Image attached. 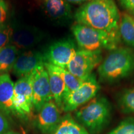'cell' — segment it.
<instances>
[{"label": "cell", "mask_w": 134, "mask_h": 134, "mask_svg": "<svg viewBox=\"0 0 134 134\" xmlns=\"http://www.w3.org/2000/svg\"><path fill=\"white\" fill-rule=\"evenodd\" d=\"M75 18L78 24L113 32L119 30L120 15L113 0H91L78 8Z\"/></svg>", "instance_id": "cell-1"}, {"label": "cell", "mask_w": 134, "mask_h": 134, "mask_svg": "<svg viewBox=\"0 0 134 134\" xmlns=\"http://www.w3.org/2000/svg\"><path fill=\"white\" fill-rule=\"evenodd\" d=\"M50 134H90V133L68 113L62 118L59 124Z\"/></svg>", "instance_id": "cell-16"}, {"label": "cell", "mask_w": 134, "mask_h": 134, "mask_svg": "<svg viewBox=\"0 0 134 134\" xmlns=\"http://www.w3.org/2000/svg\"><path fill=\"white\" fill-rule=\"evenodd\" d=\"M77 50L76 45L72 39L61 40L49 47L43 55L45 62L55 66L66 68Z\"/></svg>", "instance_id": "cell-8"}, {"label": "cell", "mask_w": 134, "mask_h": 134, "mask_svg": "<svg viewBox=\"0 0 134 134\" xmlns=\"http://www.w3.org/2000/svg\"><path fill=\"white\" fill-rule=\"evenodd\" d=\"M44 56L37 51H27L18 55L14 66L13 73L18 77L31 74L38 66L44 65Z\"/></svg>", "instance_id": "cell-12"}, {"label": "cell", "mask_w": 134, "mask_h": 134, "mask_svg": "<svg viewBox=\"0 0 134 134\" xmlns=\"http://www.w3.org/2000/svg\"><path fill=\"white\" fill-rule=\"evenodd\" d=\"M13 29L9 26H6L0 27V49L8 45L10 42Z\"/></svg>", "instance_id": "cell-22"}, {"label": "cell", "mask_w": 134, "mask_h": 134, "mask_svg": "<svg viewBox=\"0 0 134 134\" xmlns=\"http://www.w3.org/2000/svg\"><path fill=\"white\" fill-rule=\"evenodd\" d=\"M32 73L21 77L14 84L13 104L16 115L29 116L34 109Z\"/></svg>", "instance_id": "cell-7"}, {"label": "cell", "mask_w": 134, "mask_h": 134, "mask_svg": "<svg viewBox=\"0 0 134 134\" xmlns=\"http://www.w3.org/2000/svg\"><path fill=\"white\" fill-rule=\"evenodd\" d=\"M127 13H128L130 15H131V16L133 17V18H134V9L130 10V11H127Z\"/></svg>", "instance_id": "cell-27"}, {"label": "cell", "mask_w": 134, "mask_h": 134, "mask_svg": "<svg viewBox=\"0 0 134 134\" xmlns=\"http://www.w3.org/2000/svg\"><path fill=\"white\" fill-rule=\"evenodd\" d=\"M44 66L46 69L51 70L61 77L62 79L64 81L65 86H66L65 96L79 88L84 81L71 74L66 68H63L61 67L55 66V65H51L47 62L44 63Z\"/></svg>", "instance_id": "cell-15"}, {"label": "cell", "mask_w": 134, "mask_h": 134, "mask_svg": "<svg viewBox=\"0 0 134 134\" xmlns=\"http://www.w3.org/2000/svg\"><path fill=\"white\" fill-rule=\"evenodd\" d=\"M133 71L134 52L125 47H118L110 52L98 68L100 79L108 83L124 79Z\"/></svg>", "instance_id": "cell-2"}, {"label": "cell", "mask_w": 134, "mask_h": 134, "mask_svg": "<svg viewBox=\"0 0 134 134\" xmlns=\"http://www.w3.org/2000/svg\"><path fill=\"white\" fill-rule=\"evenodd\" d=\"M18 56V49L11 44L0 49V75L6 74L12 70Z\"/></svg>", "instance_id": "cell-19"}, {"label": "cell", "mask_w": 134, "mask_h": 134, "mask_svg": "<svg viewBox=\"0 0 134 134\" xmlns=\"http://www.w3.org/2000/svg\"><path fill=\"white\" fill-rule=\"evenodd\" d=\"M108 134H134V119L123 120Z\"/></svg>", "instance_id": "cell-21"}, {"label": "cell", "mask_w": 134, "mask_h": 134, "mask_svg": "<svg viewBox=\"0 0 134 134\" xmlns=\"http://www.w3.org/2000/svg\"><path fill=\"white\" fill-rule=\"evenodd\" d=\"M69 3H73V4H81V3H86L91 0H65Z\"/></svg>", "instance_id": "cell-26"}, {"label": "cell", "mask_w": 134, "mask_h": 134, "mask_svg": "<svg viewBox=\"0 0 134 134\" xmlns=\"http://www.w3.org/2000/svg\"><path fill=\"white\" fill-rule=\"evenodd\" d=\"M100 89L96 75L92 73L76 90L66 95L63 99L62 109L65 113L74 111L96 97Z\"/></svg>", "instance_id": "cell-6"}, {"label": "cell", "mask_w": 134, "mask_h": 134, "mask_svg": "<svg viewBox=\"0 0 134 134\" xmlns=\"http://www.w3.org/2000/svg\"><path fill=\"white\" fill-rule=\"evenodd\" d=\"M8 116L0 109V134H4L9 132V123Z\"/></svg>", "instance_id": "cell-23"}, {"label": "cell", "mask_w": 134, "mask_h": 134, "mask_svg": "<svg viewBox=\"0 0 134 134\" xmlns=\"http://www.w3.org/2000/svg\"><path fill=\"white\" fill-rule=\"evenodd\" d=\"M119 32L120 39L127 46L134 48V18L128 13L120 16Z\"/></svg>", "instance_id": "cell-18"}, {"label": "cell", "mask_w": 134, "mask_h": 134, "mask_svg": "<svg viewBox=\"0 0 134 134\" xmlns=\"http://www.w3.org/2000/svg\"><path fill=\"white\" fill-rule=\"evenodd\" d=\"M38 113L36 125L43 133H51L62 118L60 109L53 100L45 104Z\"/></svg>", "instance_id": "cell-10"}, {"label": "cell", "mask_w": 134, "mask_h": 134, "mask_svg": "<svg viewBox=\"0 0 134 134\" xmlns=\"http://www.w3.org/2000/svg\"><path fill=\"white\" fill-rule=\"evenodd\" d=\"M33 105L38 112L45 104L53 100L49 77L44 65L38 66L32 72Z\"/></svg>", "instance_id": "cell-9"}, {"label": "cell", "mask_w": 134, "mask_h": 134, "mask_svg": "<svg viewBox=\"0 0 134 134\" xmlns=\"http://www.w3.org/2000/svg\"><path fill=\"white\" fill-rule=\"evenodd\" d=\"M103 61L101 50L90 51L78 50L66 69L79 79L85 81L91 76L93 70Z\"/></svg>", "instance_id": "cell-5"}, {"label": "cell", "mask_w": 134, "mask_h": 134, "mask_svg": "<svg viewBox=\"0 0 134 134\" xmlns=\"http://www.w3.org/2000/svg\"><path fill=\"white\" fill-rule=\"evenodd\" d=\"M8 6L4 0H0V27L4 26L7 18Z\"/></svg>", "instance_id": "cell-24"}, {"label": "cell", "mask_w": 134, "mask_h": 134, "mask_svg": "<svg viewBox=\"0 0 134 134\" xmlns=\"http://www.w3.org/2000/svg\"><path fill=\"white\" fill-rule=\"evenodd\" d=\"M118 104L123 113L134 114V88L122 92L119 98Z\"/></svg>", "instance_id": "cell-20"}, {"label": "cell", "mask_w": 134, "mask_h": 134, "mask_svg": "<svg viewBox=\"0 0 134 134\" xmlns=\"http://www.w3.org/2000/svg\"><path fill=\"white\" fill-rule=\"evenodd\" d=\"M14 84L9 75H0V109L8 117L16 115L14 104Z\"/></svg>", "instance_id": "cell-13"}, {"label": "cell", "mask_w": 134, "mask_h": 134, "mask_svg": "<svg viewBox=\"0 0 134 134\" xmlns=\"http://www.w3.org/2000/svg\"><path fill=\"white\" fill-rule=\"evenodd\" d=\"M44 8L47 14L57 21H66L71 18V8L65 0H44Z\"/></svg>", "instance_id": "cell-14"}, {"label": "cell", "mask_w": 134, "mask_h": 134, "mask_svg": "<svg viewBox=\"0 0 134 134\" xmlns=\"http://www.w3.org/2000/svg\"><path fill=\"white\" fill-rule=\"evenodd\" d=\"M71 31L81 49L94 51L104 49L113 51L119 47L120 37L119 30L106 32L76 23Z\"/></svg>", "instance_id": "cell-4"}, {"label": "cell", "mask_w": 134, "mask_h": 134, "mask_svg": "<svg viewBox=\"0 0 134 134\" xmlns=\"http://www.w3.org/2000/svg\"><path fill=\"white\" fill-rule=\"evenodd\" d=\"M10 44L18 49H26L32 47L41 41L42 33L34 27L19 26L12 28Z\"/></svg>", "instance_id": "cell-11"}, {"label": "cell", "mask_w": 134, "mask_h": 134, "mask_svg": "<svg viewBox=\"0 0 134 134\" xmlns=\"http://www.w3.org/2000/svg\"><path fill=\"white\" fill-rule=\"evenodd\" d=\"M111 115V106L104 97H97L76 110L75 120L90 134H99L108 125Z\"/></svg>", "instance_id": "cell-3"}, {"label": "cell", "mask_w": 134, "mask_h": 134, "mask_svg": "<svg viewBox=\"0 0 134 134\" xmlns=\"http://www.w3.org/2000/svg\"><path fill=\"white\" fill-rule=\"evenodd\" d=\"M4 134H18V133H16V132H14L9 131V132H6V133H5Z\"/></svg>", "instance_id": "cell-28"}, {"label": "cell", "mask_w": 134, "mask_h": 134, "mask_svg": "<svg viewBox=\"0 0 134 134\" xmlns=\"http://www.w3.org/2000/svg\"><path fill=\"white\" fill-rule=\"evenodd\" d=\"M120 6L127 11L134 9V0H119Z\"/></svg>", "instance_id": "cell-25"}, {"label": "cell", "mask_w": 134, "mask_h": 134, "mask_svg": "<svg viewBox=\"0 0 134 134\" xmlns=\"http://www.w3.org/2000/svg\"><path fill=\"white\" fill-rule=\"evenodd\" d=\"M49 77V83L50 86L53 100L60 109H62V104L66 92V86L63 80L59 75L51 70H47Z\"/></svg>", "instance_id": "cell-17"}]
</instances>
